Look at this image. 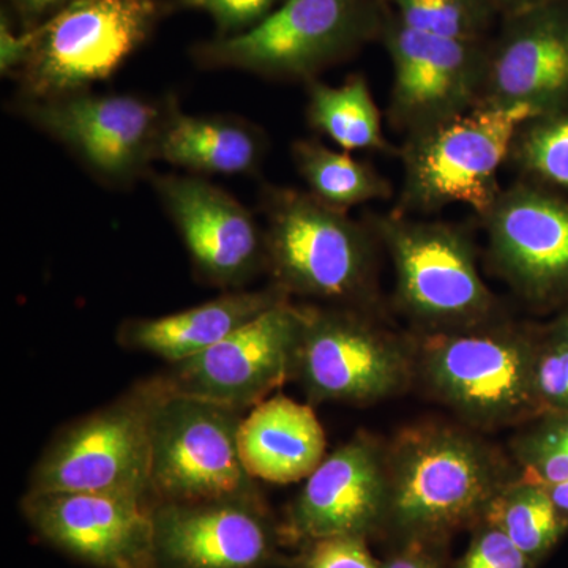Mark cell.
<instances>
[{
  "instance_id": "5",
  "label": "cell",
  "mask_w": 568,
  "mask_h": 568,
  "mask_svg": "<svg viewBox=\"0 0 568 568\" xmlns=\"http://www.w3.org/2000/svg\"><path fill=\"white\" fill-rule=\"evenodd\" d=\"M536 342L495 323L433 332L414 346L416 376L466 425L495 429L537 418Z\"/></svg>"
},
{
  "instance_id": "4",
  "label": "cell",
  "mask_w": 568,
  "mask_h": 568,
  "mask_svg": "<svg viewBox=\"0 0 568 568\" xmlns=\"http://www.w3.org/2000/svg\"><path fill=\"white\" fill-rule=\"evenodd\" d=\"M536 118L528 108L477 103L407 134L399 149L405 181L396 213H429L465 204L487 215L503 192L497 182L500 166L521 126Z\"/></svg>"
},
{
  "instance_id": "8",
  "label": "cell",
  "mask_w": 568,
  "mask_h": 568,
  "mask_svg": "<svg viewBox=\"0 0 568 568\" xmlns=\"http://www.w3.org/2000/svg\"><path fill=\"white\" fill-rule=\"evenodd\" d=\"M162 11L159 0H73L31 28V54L14 77L21 99H58L110 80L151 37Z\"/></svg>"
},
{
  "instance_id": "28",
  "label": "cell",
  "mask_w": 568,
  "mask_h": 568,
  "mask_svg": "<svg viewBox=\"0 0 568 568\" xmlns=\"http://www.w3.org/2000/svg\"><path fill=\"white\" fill-rule=\"evenodd\" d=\"M511 153L525 173L568 189V114L530 119L519 130Z\"/></svg>"
},
{
  "instance_id": "18",
  "label": "cell",
  "mask_w": 568,
  "mask_h": 568,
  "mask_svg": "<svg viewBox=\"0 0 568 568\" xmlns=\"http://www.w3.org/2000/svg\"><path fill=\"white\" fill-rule=\"evenodd\" d=\"M489 256L529 301L568 286V205L529 185L503 190L487 215Z\"/></svg>"
},
{
  "instance_id": "26",
  "label": "cell",
  "mask_w": 568,
  "mask_h": 568,
  "mask_svg": "<svg viewBox=\"0 0 568 568\" xmlns=\"http://www.w3.org/2000/svg\"><path fill=\"white\" fill-rule=\"evenodd\" d=\"M414 31L450 39L488 40L500 20L488 0H383Z\"/></svg>"
},
{
  "instance_id": "21",
  "label": "cell",
  "mask_w": 568,
  "mask_h": 568,
  "mask_svg": "<svg viewBox=\"0 0 568 568\" xmlns=\"http://www.w3.org/2000/svg\"><path fill=\"white\" fill-rule=\"evenodd\" d=\"M239 452L253 478L287 485L315 473L325 458V433L312 406L282 394L268 396L244 417Z\"/></svg>"
},
{
  "instance_id": "35",
  "label": "cell",
  "mask_w": 568,
  "mask_h": 568,
  "mask_svg": "<svg viewBox=\"0 0 568 568\" xmlns=\"http://www.w3.org/2000/svg\"><path fill=\"white\" fill-rule=\"evenodd\" d=\"M383 568H440L439 560L429 551L428 545H403L402 551L388 560Z\"/></svg>"
},
{
  "instance_id": "38",
  "label": "cell",
  "mask_w": 568,
  "mask_h": 568,
  "mask_svg": "<svg viewBox=\"0 0 568 568\" xmlns=\"http://www.w3.org/2000/svg\"><path fill=\"white\" fill-rule=\"evenodd\" d=\"M552 334L558 335L562 342H566L568 345V315L564 316V320L560 321L558 327L555 328Z\"/></svg>"
},
{
  "instance_id": "30",
  "label": "cell",
  "mask_w": 568,
  "mask_h": 568,
  "mask_svg": "<svg viewBox=\"0 0 568 568\" xmlns=\"http://www.w3.org/2000/svg\"><path fill=\"white\" fill-rule=\"evenodd\" d=\"M284 0H174V9L204 11L216 26V37H235L261 24Z\"/></svg>"
},
{
  "instance_id": "17",
  "label": "cell",
  "mask_w": 568,
  "mask_h": 568,
  "mask_svg": "<svg viewBox=\"0 0 568 568\" xmlns=\"http://www.w3.org/2000/svg\"><path fill=\"white\" fill-rule=\"evenodd\" d=\"M387 507L386 446L358 433L306 478L287 515L295 541L366 538L383 530Z\"/></svg>"
},
{
  "instance_id": "23",
  "label": "cell",
  "mask_w": 568,
  "mask_h": 568,
  "mask_svg": "<svg viewBox=\"0 0 568 568\" xmlns=\"http://www.w3.org/2000/svg\"><path fill=\"white\" fill-rule=\"evenodd\" d=\"M306 118L312 129L331 138L343 151L394 152L384 136L381 112L364 74L355 73L336 88L310 81Z\"/></svg>"
},
{
  "instance_id": "24",
  "label": "cell",
  "mask_w": 568,
  "mask_h": 568,
  "mask_svg": "<svg viewBox=\"0 0 568 568\" xmlns=\"http://www.w3.org/2000/svg\"><path fill=\"white\" fill-rule=\"evenodd\" d=\"M291 152L310 194L331 207L347 212L355 205L392 196L390 182L347 152L304 140L295 141Z\"/></svg>"
},
{
  "instance_id": "9",
  "label": "cell",
  "mask_w": 568,
  "mask_h": 568,
  "mask_svg": "<svg viewBox=\"0 0 568 568\" xmlns=\"http://www.w3.org/2000/svg\"><path fill=\"white\" fill-rule=\"evenodd\" d=\"M413 377L414 346L362 310L305 306L293 379L313 403L373 405L402 394Z\"/></svg>"
},
{
  "instance_id": "6",
  "label": "cell",
  "mask_w": 568,
  "mask_h": 568,
  "mask_svg": "<svg viewBox=\"0 0 568 568\" xmlns=\"http://www.w3.org/2000/svg\"><path fill=\"white\" fill-rule=\"evenodd\" d=\"M151 390V499L155 504L257 499L239 452L245 410L196 396Z\"/></svg>"
},
{
  "instance_id": "31",
  "label": "cell",
  "mask_w": 568,
  "mask_h": 568,
  "mask_svg": "<svg viewBox=\"0 0 568 568\" xmlns=\"http://www.w3.org/2000/svg\"><path fill=\"white\" fill-rule=\"evenodd\" d=\"M534 562L526 558L506 534L487 521L476 526L469 548L459 560L457 568H532Z\"/></svg>"
},
{
  "instance_id": "22",
  "label": "cell",
  "mask_w": 568,
  "mask_h": 568,
  "mask_svg": "<svg viewBox=\"0 0 568 568\" xmlns=\"http://www.w3.org/2000/svg\"><path fill=\"white\" fill-rule=\"evenodd\" d=\"M267 152L260 126L233 115H189L171 95L156 160L194 174H253Z\"/></svg>"
},
{
  "instance_id": "27",
  "label": "cell",
  "mask_w": 568,
  "mask_h": 568,
  "mask_svg": "<svg viewBox=\"0 0 568 568\" xmlns=\"http://www.w3.org/2000/svg\"><path fill=\"white\" fill-rule=\"evenodd\" d=\"M519 476L548 485L568 480V413L536 418L511 440Z\"/></svg>"
},
{
  "instance_id": "14",
  "label": "cell",
  "mask_w": 568,
  "mask_h": 568,
  "mask_svg": "<svg viewBox=\"0 0 568 568\" xmlns=\"http://www.w3.org/2000/svg\"><path fill=\"white\" fill-rule=\"evenodd\" d=\"M22 514L48 544L97 568H153V504L110 493L28 491Z\"/></svg>"
},
{
  "instance_id": "13",
  "label": "cell",
  "mask_w": 568,
  "mask_h": 568,
  "mask_svg": "<svg viewBox=\"0 0 568 568\" xmlns=\"http://www.w3.org/2000/svg\"><path fill=\"white\" fill-rule=\"evenodd\" d=\"M489 40L414 31L387 9L383 41L392 67L390 119L407 134L462 114L480 102Z\"/></svg>"
},
{
  "instance_id": "12",
  "label": "cell",
  "mask_w": 568,
  "mask_h": 568,
  "mask_svg": "<svg viewBox=\"0 0 568 568\" xmlns=\"http://www.w3.org/2000/svg\"><path fill=\"white\" fill-rule=\"evenodd\" d=\"M304 321L305 306L287 298L204 353L171 365L153 381L171 394L246 410L293 379Z\"/></svg>"
},
{
  "instance_id": "34",
  "label": "cell",
  "mask_w": 568,
  "mask_h": 568,
  "mask_svg": "<svg viewBox=\"0 0 568 568\" xmlns=\"http://www.w3.org/2000/svg\"><path fill=\"white\" fill-rule=\"evenodd\" d=\"M9 2L21 18L24 29H31L47 21L73 0H9Z\"/></svg>"
},
{
  "instance_id": "11",
  "label": "cell",
  "mask_w": 568,
  "mask_h": 568,
  "mask_svg": "<svg viewBox=\"0 0 568 568\" xmlns=\"http://www.w3.org/2000/svg\"><path fill=\"white\" fill-rule=\"evenodd\" d=\"M170 102L171 95L145 100L84 91L50 100L20 99L14 111L65 145L95 178L129 186L156 160Z\"/></svg>"
},
{
  "instance_id": "1",
  "label": "cell",
  "mask_w": 568,
  "mask_h": 568,
  "mask_svg": "<svg viewBox=\"0 0 568 568\" xmlns=\"http://www.w3.org/2000/svg\"><path fill=\"white\" fill-rule=\"evenodd\" d=\"M515 466L473 429L409 426L386 446L383 529L392 530L403 545H429L465 526H477L500 489L519 476Z\"/></svg>"
},
{
  "instance_id": "10",
  "label": "cell",
  "mask_w": 568,
  "mask_h": 568,
  "mask_svg": "<svg viewBox=\"0 0 568 568\" xmlns=\"http://www.w3.org/2000/svg\"><path fill=\"white\" fill-rule=\"evenodd\" d=\"M149 416L151 390L142 383L67 426L41 455L29 491L110 493L152 503Z\"/></svg>"
},
{
  "instance_id": "19",
  "label": "cell",
  "mask_w": 568,
  "mask_h": 568,
  "mask_svg": "<svg viewBox=\"0 0 568 568\" xmlns=\"http://www.w3.org/2000/svg\"><path fill=\"white\" fill-rule=\"evenodd\" d=\"M568 92V6H547L504 18L489 40L480 102L523 106L537 118L549 114Z\"/></svg>"
},
{
  "instance_id": "20",
  "label": "cell",
  "mask_w": 568,
  "mask_h": 568,
  "mask_svg": "<svg viewBox=\"0 0 568 568\" xmlns=\"http://www.w3.org/2000/svg\"><path fill=\"white\" fill-rule=\"evenodd\" d=\"M287 298L290 295L274 284L261 291H233L173 315L126 321L119 331V343L179 364L223 342Z\"/></svg>"
},
{
  "instance_id": "37",
  "label": "cell",
  "mask_w": 568,
  "mask_h": 568,
  "mask_svg": "<svg viewBox=\"0 0 568 568\" xmlns=\"http://www.w3.org/2000/svg\"><path fill=\"white\" fill-rule=\"evenodd\" d=\"M544 487L547 489L549 497H551L555 507L558 508L560 517L568 525V480L544 485Z\"/></svg>"
},
{
  "instance_id": "2",
  "label": "cell",
  "mask_w": 568,
  "mask_h": 568,
  "mask_svg": "<svg viewBox=\"0 0 568 568\" xmlns=\"http://www.w3.org/2000/svg\"><path fill=\"white\" fill-rule=\"evenodd\" d=\"M265 256L274 286L286 295L364 310L375 297V239L346 212L313 194L264 186Z\"/></svg>"
},
{
  "instance_id": "3",
  "label": "cell",
  "mask_w": 568,
  "mask_h": 568,
  "mask_svg": "<svg viewBox=\"0 0 568 568\" xmlns=\"http://www.w3.org/2000/svg\"><path fill=\"white\" fill-rule=\"evenodd\" d=\"M386 20L383 0H284L252 31L197 44L194 61L204 69L310 82L381 40Z\"/></svg>"
},
{
  "instance_id": "33",
  "label": "cell",
  "mask_w": 568,
  "mask_h": 568,
  "mask_svg": "<svg viewBox=\"0 0 568 568\" xmlns=\"http://www.w3.org/2000/svg\"><path fill=\"white\" fill-rule=\"evenodd\" d=\"M33 43L32 29L14 32L6 10L0 14V73L2 77H17L28 62Z\"/></svg>"
},
{
  "instance_id": "29",
  "label": "cell",
  "mask_w": 568,
  "mask_h": 568,
  "mask_svg": "<svg viewBox=\"0 0 568 568\" xmlns=\"http://www.w3.org/2000/svg\"><path fill=\"white\" fill-rule=\"evenodd\" d=\"M534 394L538 417L568 413V345L558 335L551 334L544 343L536 342Z\"/></svg>"
},
{
  "instance_id": "7",
  "label": "cell",
  "mask_w": 568,
  "mask_h": 568,
  "mask_svg": "<svg viewBox=\"0 0 568 568\" xmlns=\"http://www.w3.org/2000/svg\"><path fill=\"white\" fill-rule=\"evenodd\" d=\"M369 227L394 263L396 304L424 334L495 323V295L481 278L476 253L462 230L396 212L376 216Z\"/></svg>"
},
{
  "instance_id": "25",
  "label": "cell",
  "mask_w": 568,
  "mask_h": 568,
  "mask_svg": "<svg viewBox=\"0 0 568 568\" xmlns=\"http://www.w3.org/2000/svg\"><path fill=\"white\" fill-rule=\"evenodd\" d=\"M481 521L506 534L534 566L568 528L544 485L521 476L500 489Z\"/></svg>"
},
{
  "instance_id": "15",
  "label": "cell",
  "mask_w": 568,
  "mask_h": 568,
  "mask_svg": "<svg viewBox=\"0 0 568 568\" xmlns=\"http://www.w3.org/2000/svg\"><path fill=\"white\" fill-rule=\"evenodd\" d=\"M152 185L205 282L237 290L267 271L264 230L230 193L201 175H153Z\"/></svg>"
},
{
  "instance_id": "36",
  "label": "cell",
  "mask_w": 568,
  "mask_h": 568,
  "mask_svg": "<svg viewBox=\"0 0 568 568\" xmlns=\"http://www.w3.org/2000/svg\"><path fill=\"white\" fill-rule=\"evenodd\" d=\"M488 2L495 7L500 20H504V18L517 17L526 11L547 6L552 0H488Z\"/></svg>"
},
{
  "instance_id": "32",
  "label": "cell",
  "mask_w": 568,
  "mask_h": 568,
  "mask_svg": "<svg viewBox=\"0 0 568 568\" xmlns=\"http://www.w3.org/2000/svg\"><path fill=\"white\" fill-rule=\"evenodd\" d=\"M305 568H383L366 548V538L332 537L310 544Z\"/></svg>"
},
{
  "instance_id": "16",
  "label": "cell",
  "mask_w": 568,
  "mask_h": 568,
  "mask_svg": "<svg viewBox=\"0 0 568 568\" xmlns=\"http://www.w3.org/2000/svg\"><path fill=\"white\" fill-rule=\"evenodd\" d=\"M275 558L263 497L153 506V568H263Z\"/></svg>"
}]
</instances>
